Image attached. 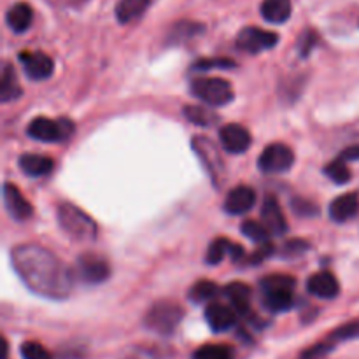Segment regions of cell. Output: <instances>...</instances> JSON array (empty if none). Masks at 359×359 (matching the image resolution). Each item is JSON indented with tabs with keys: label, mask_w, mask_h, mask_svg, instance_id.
Masks as SVG:
<instances>
[{
	"label": "cell",
	"mask_w": 359,
	"mask_h": 359,
	"mask_svg": "<svg viewBox=\"0 0 359 359\" xmlns=\"http://www.w3.org/2000/svg\"><path fill=\"white\" fill-rule=\"evenodd\" d=\"M20 168L23 174L30 175V177H44L49 175L55 168V161L44 154H32L27 153L20 156Z\"/></svg>",
	"instance_id": "44dd1931"
},
{
	"label": "cell",
	"mask_w": 359,
	"mask_h": 359,
	"mask_svg": "<svg viewBox=\"0 0 359 359\" xmlns=\"http://www.w3.org/2000/svg\"><path fill=\"white\" fill-rule=\"evenodd\" d=\"M202 30L203 27L200 23H193V21H179V23L172 28L170 34H168L167 42L168 44H182V42L196 37Z\"/></svg>",
	"instance_id": "4316f807"
},
{
	"label": "cell",
	"mask_w": 359,
	"mask_h": 359,
	"mask_svg": "<svg viewBox=\"0 0 359 359\" xmlns=\"http://www.w3.org/2000/svg\"><path fill=\"white\" fill-rule=\"evenodd\" d=\"M11 262L25 286L41 297L63 300L72 291L74 279L69 266L42 245H16L11 252Z\"/></svg>",
	"instance_id": "6da1fadb"
},
{
	"label": "cell",
	"mask_w": 359,
	"mask_h": 359,
	"mask_svg": "<svg viewBox=\"0 0 359 359\" xmlns=\"http://www.w3.org/2000/svg\"><path fill=\"white\" fill-rule=\"evenodd\" d=\"M297 286V280L291 276H273L265 277L262 280L263 304L272 312H286L293 307L294 298L293 290Z\"/></svg>",
	"instance_id": "3957f363"
},
{
	"label": "cell",
	"mask_w": 359,
	"mask_h": 359,
	"mask_svg": "<svg viewBox=\"0 0 359 359\" xmlns=\"http://www.w3.org/2000/svg\"><path fill=\"white\" fill-rule=\"evenodd\" d=\"M224 297L238 314H248L251 307V287L244 283H230L223 290Z\"/></svg>",
	"instance_id": "7402d4cb"
},
{
	"label": "cell",
	"mask_w": 359,
	"mask_h": 359,
	"mask_svg": "<svg viewBox=\"0 0 359 359\" xmlns=\"http://www.w3.org/2000/svg\"><path fill=\"white\" fill-rule=\"evenodd\" d=\"M182 316H184V312L175 302H156L147 311L144 325L158 335H172L181 323Z\"/></svg>",
	"instance_id": "5b68a950"
},
{
	"label": "cell",
	"mask_w": 359,
	"mask_h": 359,
	"mask_svg": "<svg viewBox=\"0 0 359 359\" xmlns=\"http://www.w3.org/2000/svg\"><path fill=\"white\" fill-rule=\"evenodd\" d=\"M58 223L60 228L74 241L91 242L97 238V223L74 203H62L58 207Z\"/></svg>",
	"instance_id": "7a4b0ae2"
},
{
	"label": "cell",
	"mask_w": 359,
	"mask_h": 359,
	"mask_svg": "<svg viewBox=\"0 0 359 359\" xmlns=\"http://www.w3.org/2000/svg\"><path fill=\"white\" fill-rule=\"evenodd\" d=\"M189 88L198 100L210 107H223L235 98L233 86L221 77H196Z\"/></svg>",
	"instance_id": "277c9868"
},
{
	"label": "cell",
	"mask_w": 359,
	"mask_h": 359,
	"mask_svg": "<svg viewBox=\"0 0 359 359\" xmlns=\"http://www.w3.org/2000/svg\"><path fill=\"white\" fill-rule=\"evenodd\" d=\"M184 116L188 121L198 126H214L219 121V116L214 112V109L202 107V105H186Z\"/></svg>",
	"instance_id": "484cf974"
},
{
	"label": "cell",
	"mask_w": 359,
	"mask_h": 359,
	"mask_svg": "<svg viewBox=\"0 0 359 359\" xmlns=\"http://www.w3.org/2000/svg\"><path fill=\"white\" fill-rule=\"evenodd\" d=\"M219 140L224 151H228L231 154L245 153L252 144V137L249 133V130L245 126L237 125V123L224 125L219 130Z\"/></svg>",
	"instance_id": "7c38bea8"
},
{
	"label": "cell",
	"mask_w": 359,
	"mask_h": 359,
	"mask_svg": "<svg viewBox=\"0 0 359 359\" xmlns=\"http://www.w3.org/2000/svg\"><path fill=\"white\" fill-rule=\"evenodd\" d=\"M359 212V195L354 193H346V195L339 196L330 203V217L335 223H346V221L353 219Z\"/></svg>",
	"instance_id": "d6986e66"
},
{
	"label": "cell",
	"mask_w": 359,
	"mask_h": 359,
	"mask_svg": "<svg viewBox=\"0 0 359 359\" xmlns=\"http://www.w3.org/2000/svg\"><path fill=\"white\" fill-rule=\"evenodd\" d=\"M191 144L195 153L198 154L200 161H202L203 167H205V170L209 172L214 184L219 186L221 179L224 177V161H223V156H221L219 149L216 147V144L210 142L209 139H205V137L202 135L195 137Z\"/></svg>",
	"instance_id": "ba28073f"
},
{
	"label": "cell",
	"mask_w": 359,
	"mask_h": 359,
	"mask_svg": "<svg viewBox=\"0 0 359 359\" xmlns=\"http://www.w3.org/2000/svg\"><path fill=\"white\" fill-rule=\"evenodd\" d=\"M21 95V86L18 83V77L11 63H4L2 74H0V100L4 104L14 100Z\"/></svg>",
	"instance_id": "d4e9b609"
},
{
	"label": "cell",
	"mask_w": 359,
	"mask_h": 359,
	"mask_svg": "<svg viewBox=\"0 0 359 359\" xmlns=\"http://www.w3.org/2000/svg\"><path fill=\"white\" fill-rule=\"evenodd\" d=\"M277 42H279V35L276 32L263 30V28L258 27H245L237 35L238 48L242 51L252 53V55H258L259 51H265V49L276 48Z\"/></svg>",
	"instance_id": "9c48e42d"
},
{
	"label": "cell",
	"mask_w": 359,
	"mask_h": 359,
	"mask_svg": "<svg viewBox=\"0 0 359 359\" xmlns=\"http://www.w3.org/2000/svg\"><path fill=\"white\" fill-rule=\"evenodd\" d=\"M76 269L81 279L88 284H100L111 276V266L107 265V262L98 255H91V252L81 255L77 258Z\"/></svg>",
	"instance_id": "8fae6325"
},
{
	"label": "cell",
	"mask_w": 359,
	"mask_h": 359,
	"mask_svg": "<svg viewBox=\"0 0 359 359\" xmlns=\"http://www.w3.org/2000/svg\"><path fill=\"white\" fill-rule=\"evenodd\" d=\"M309 293L314 297L323 298V300H333L339 297L340 293V284L337 277L332 272H318L309 279L307 283Z\"/></svg>",
	"instance_id": "2e32d148"
},
{
	"label": "cell",
	"mask_w": 359,
	"mask_h": 359,
	"mask_svg": "<svg viewBox=\"0 0 359 359\" xmlns=\"http://www.w3.org/2000/svg\"><path fill=\"white\" fill-rule=\"evenodd\" d=\"M262 221L272 235H284L287 231L286 217L276 196H266L262 207Z\"/></svg>",
	"instance_id": "e0dca14e"
},
{
	"label": "cell",
	"mask_w": 359,
	"mask_h": 359,
	"mask_svg": "<svg viewBox=\"0 0 359 359\" xmlns=\"http://www.w3.org/2000/svg\"><path fill=\"white\" fill-rule=\"evenodd\" d=\"M21 358L23 359H51V354L44 346L37 342H25L21 346Z\"/></svg>",
	"instance_id": "836d02e7"
},
{
	"label": "cell",
	"mask_w": 359,
	"mask_h": 359,
	"mask_svg": "<svg viewBox=\"0 0 359 359\" xmlns=\"http://www.w3.org/2000/svg\"><path fill=\"white\" fill-rule=\"evenodd\" d=\"M2 359H7V340H2Z\"/></svg>",
	"instance_id": "ab89813d"
},
{
	"label": "cell",
	"mask_w": 359,
	"mask_h": 359,
	"mask_svg": "<svg viewBox=\"0 0 359 359\" xmlns=\"http://www.w3.org/2000/svg\"><path fill=\"white\" fill-rule=\"evenodd\" d=\"M237 63L230 58H202L193 63L195 70H216V69H233Z\"/></svg>",
	"instance_id": "1f68e13d"
},
{
	"label": "cell",
	"mask_w": 359,
	"mask_h": 359,
	"mask_svg": "<svg viewBox=\"0 0 359 359\" xmlns=\"http://www.w3.org/2000/svg\"><path fill=\"white\" fill-rule=\"evenodd\" d=\"M241 230L245 237L251 238L252 242H258V244H265V242H269V237L272 235L265 224L259 223V221H251V219L242 223Z\"/></svg>",
	"instance_id": "f546056e"
},
{
	"label": "cell",
	"mask_w": 359,
	"mask_h": 359,
	"mask_svg": "<svg viewBox=\"0 0 359 359\" xmlns=\"http://www.w3.org/2000/svg\"><path fill=\"white\" fill-rule=\"evenodd\" d=\"M284 249H286V252H290V255H298V252L307 251L309 244L304 241H291V242H287L286 248Z\"/></svg>",
	"instance_id": "74e56055"
},
{
	"label": "cell",
	"mask_w": 359,
	"mask_h": 359,
	"mask_svg": "<svg viewBox=\"0 0 359 359\" xmlns=\"http://www.w3.org/2000/svg\"><path fill=\"white\" fill-rule=\"evenodd\" d=\"M346 163V160L339 158V160L328 163V167L325 168V174L337 184H347L351 181V170Z\"/></svg>",
	"instance_id": "4dcf8cb0"
},
{
	"label": "cell",
	"mask_w": 359,
	"mask_h": 359,
	"mask_svg": "<svg viewBox=\"0 0 359 359\" xmlns=\"http://www.w3.org/2000/svg\"><path fill=\"white\" fill-rule=\"evenodd\" d=\"M256 203V193L255 189L249 188V186H235L233 189H230V193L226 195L224 200V210L231 216H241L245 214L248 210H251Z\"/></svg>",
	"instance_id": "5bb4252c"
},
{
	"label": "cell",
	"mask_w": 359,
	"mask_h": 359,
	"mask_svg": "<svg viewBox=\"0 0 359 359\" xmlns=\"http://www.w3.org/2000/svg\"><path fill=\"white\" fill-rule=\"evenodd\" d=\"M193 359H233V349L221 344H209L203 346L193 354Z\"/></svg>",
	"instance_id": "f1b7e54d"
},
{
	"label": "cell",
	"mask_w": 359,
	"mask_h": 359,
	"mask_svg": "<svg viewBox=\"0 0 359 359\" xmlns=\"http://www.w3.org/2000/svg\"><path fill=\"white\" fill-rule=\"evenodd\" d=\"M318 34H316L314 30H305L304 34H302L300 41H298V49H300V55L304 56V58H307V56L311 55L312 49L318 44Z\"/></svg>",
	"instance_id": "e575fe53"
},
{
	"label": "cell",
	"mask_w": 359,
	"mask_h": 359,
	"mask_svg": "<svg viewBox=\"0 0 359 359\" xmlns=\"http://www.w3.org/2000/svg\"><path fill=\"white\" fill-rule=\"evenodd\" d=\"M27 133L28 137L41 142H62L74 135V123L67 118H35L28 125Z\"/></svg>",
	"instance_id": "8992f818"
},
{
	"label": "cell",
	"mask_w": 359,
	"mask_h": 359,
	"mask_svg": "<svg viewBox=\"0 0 359 359\" xmlns=\"http://www.w3.org/2000/svg\"><path fill=\"white\" fill-rule=\"evenodd\" d=\"M294 163V153L286 144H270L263 149L258 158V167L266 174H283L287 172Z\"/></svg>",
	"instance_id": "52a82bcc"
},
{
	"label": "cell",
	"mask_w": 359,
	"mask_h": 359,
	"mask_svg": "<svg viewBox=\"0 0 359 359\" xmlns=\"http://www.w3.org/2000/svg\"><path fill=\"white\" fill-rule=\"evenodd\" d=\"M205 319L212 332L223 333L235 326V323H237V311L223 304H210L205 309Z\"/></svg>",
	"instance_id": "9a60e30c"
},
{
	"label": "cell",
	"mask_w": 359,
	"mask_h": 359,
	"mask_svg": "<svg viewBox=\"0 0 359 359\" xmlns=\"http://www.w3.org/2000/svg\"><path fill=\"white\" fill-rule=\"evenodd\" d=\"M272 252H273V245L269 244V242H265L262 248L256 249V252L251 256V258H249V262H251L252 265H259V263H262L265 258H269Z\"/></svg>",
	"instance_id": "8d00e7d4"
},
{
	"label": "cell",
	"mask_w": 359,
	"mask_h": 359,
	"mask_svg": "<svg viewBox=\"0 0 359 359\" xmlns=\"http://www.w3.org/2000/svg\"><path fill=\"white\" fill-rule=\"evenodd\" d=\"M351 339H359V321L347 323V325L340 326L339 330L332 333L330 340L332 342H342V340H351Z\"/></svg>",
	"instance_id": "d6a6232c"
},
{
	"label": "cell",
	"mask_w": 359,
	"mask_h": 359,
	"mask_svg": "<svg viewBox=\"0 0 359 359\" xmlns=\"http://www.w3.org/2000/svg\"><path fill=\"white\" fill-rule=\"evenodd\" d=\"M224 256H230L235 263H238L244 258V249H242L241 245L233 244L231 241H228V238L219 237L216 238V241H212V244L207 249L205 262L209 263V265H217V263L223 262Z\"/></svg>",
	"instance_id": "ac0fdd59"
},
{
	"label": "cell",
	"mask_w": 359,
	"mask_h": 359,
	"mask_svg": "<svg viewBox=\"0 0 359 359\" xmlns=\"http://www.w3.org/2000/svg\"><path fill=\"white\" fill-rule=\"evenodd\" d=\"M20 62L27 77L32 81H46L55 72L53 58L42 51H21Z\"/></svg>",
	"instance_id": "30bf717a"
},
{
	"label": "cell",
	"mask_w": 359,
	"mask_h": 359,
	"mask_svg": "<svg viewBox=\"0 0 359 359\" xmlns=\"http://www.w3.org/2000/svg\"><path fill=\"white\" fill-rule=\"evenodd\" d=\"M149 4L151 0H119L116 6V18L123 25L132 23L146 13Z\"/></svg>",
	"instance_id": "cb8c5ba5"
},
{
	"label": "cell",
	"mask_w": 359,
	"mask_h": 359,
	"mask_svg": "<svg viewBox=\"0 0 359 359\" xmlns=\"http://www.w3.org/2000/svg\"><path fill=\"white\" fill-rule=\"evenodd\" d=\"M217 291H219V287L212 280H198V283L191 286L188 297L195 304H205V302H210L216 297Z\"/></svg>",
	"instance_id": "83f0119b"
},
{
	"label": "cell",
	"mask_w": 359,
	"mask_h": 359,
	"mask_svg": "<svg viewBox=\"0 0 359 359\" xmlns=\"http://www.w3.org/2000/svg\"><path fill=\"white\" fill-rule=\"evenodd\" d=\"M34 21V9L27 2H18L11 6L6 13V23L16 34H23L32 27Z\"/></svg>",
	"instance_id": "ffe728a7"
},
{
	"label": "cell",
	"mask_w": 359,
	"mask_h": 359,
	"mask_svg": "<svg viewBox=\"0 0 359 359\" xmlns=\"http://www.w3.org/2000/svg\"><path fill=\"white\" fill-rule=\"evenodd\" d=\"M2 196L7 214H9L13 219L28 221L34 216V207H32V203L25 198L23 193L20 191L18 186L6 182L2 189Z\"/></svg>",
	"instance_id": "4fadbf2b"
},
{
	"label": "cell",
	"mask_w": 359,
	"mask_h": 359,
	"mask_svg": "<svg viewBox=\"0 0 359 359\" xmlns=\"http://www.w3.org/2000/svg\"><path fill=\"white\" fill-rule=\"evenodd\" d=\"M291 205H293L294 212L302 217L318 216V212H319L318 205L312 202H309V200H305V198H294L293 202H291Z\"/></svg>",
	"instance_id": "d590c367"
},
{
	"label": "cell",
	"mask_w": 359,
	"mask_h": 359,
	"mask_svg": "<svg viewBox=\"0 0 359 359\" xmlns=\"http://www.w3.org/2000/svg\"><path fill=\"white\" fill-rule=\"evenodd\" d=\"M291 0H263L262 2V16L269 23L283 25L291 18Z\"/></svg>",
	"instance_id": "603a6c76"
},
{
	"label": "cell",
	"mask_w": 359,
	"mask_h": 359,
	"mask_svg": "<svg viewBox=\"0 0 359 359\" xmlns=\"http://www.w3.org/2000/svg\"><path fill=\"white\" fill-rule=\"evenodd\" d=\"M340 158H342V160H346V161L359 160V146L346 147V149L342 151V154H340Z\"/></svg>",
	"instance_id": "f35d334b"
}]
</instances>
